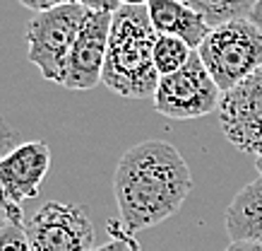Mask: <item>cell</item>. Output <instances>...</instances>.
Segmentation results:
<instances>
[{"mask_svg":"<svg viewBox=\"0 0 262 251\" xmlns=\"http://www.w3.org/2000/svg\"><path fill=\"white\" fill-rule=\"evenodd\" d=\"M27 10H34V12H46V10L60 8V5H68V3H75V0H19Z\"/></svg>","mask_w":262,"mask_h":251,"instance_id":"cell-18","label":"cell"},{"mask_svg":"<svg viewBox=\"0 0 262 251\" xmlns=\"http://www.w3.org/2000/svg\"><path fill=\"white\" fill-rule=\"evenodd\" d=\"M147 12H149V20L157 34L183 39L195 51L202 46V41L207 39V34L212 29L205 17L181 0H149Z\"/></svg>","mask_w":262,"mask_h":251,"instance_id":"cell-10","label":"cell"},{"mask_svg":"<svg viewBox=\"0 0 262 251\" xmlns=\"http://www.w3.org/2000/svg\"><path fill=\"white\" fill-rule=\"evenodd\" d=\"M250 20H253L255 25L262 29V0H257V5H255V10L250 12Z\"/></svg>","mask_w":262,"mask_h":251,"instance_id":"cell-20","label":"cell"},{"mask_svg":"<svg viewBox=\"0 0 262 251\" xmlns=\"http://www.w3.org/2000/svg\"><path fill=\"white\" fill-rule=\"evenodd\" d=\"M222 89L214 82V78L207 73L200 53L195 51L185 68H181L173 75H164L159 80V87L154 92V109L161 116L190 121L200 119L212 111H219L222 104Z\"/></svg>","mask_w":262,"mask_h":251,"instance_id":"cell-5","label":"cell"},{"mask_svg":"<svg viewBox=\"0 0 262 251\" xmlns=\"http://www.w3.org/2000/svg\"><path fill=\"white\" fill-rule=\"evenodd\" d=\"M181 3L200 12L209 27H219L231 20L250 17V12L257 5V0H181Z\"/></svg>","mask_w":262,"mask_h":251,"instance_id":"cell-12","label":"cell"},{"mask_svg":"<svg viewBox=\"0 0 262 251\" xmlns=\"http://www.w3.org/2000/svg\"><path fill=\"white\" fill-rule=\"evenodd\" d=\"M108 229H111L113 239L111 242H106L103 246H96V249L92 251H140V244H137L135 235H127L125 229H123V225H118V222H108Z\"/></svg>","mask_w":262,"mask_h":251,"instance_id":"cell-15","label":"cell"},{"mask_svg":"<svg viewBox=\"0 0 262 251\" xmlns=\"http://www.w3.org/2000/svg\"><path fill=\"white\" fill-rule=\"evenodd\" d=\"M255 169L260 171V177H262V155L260 157H255Z\"/></svg>","mask_w":262,"mask_h":251,"instance_id":"cell-22","label":"cell"},{"mask_svg":"<svg viewBox=\"0 0 262 251\" xmlns=\"http://www.w3.org/2000/svg\"><path fill=\"white\" fill-rule=\"evenodd\" d=\"M157 36L147 5H120L113 12L103 85L125 99L154 97L161 80L154 65Z\"/></svg>","mask_w":262,"mask_h":251,"instance_id":"cell-2","label":"cell"},{"mask_svg":"<svg viewBox=\"0 0 262 251\" xmlns=\"http://www.w3.org/2000/svg\"><path fill=\"white\" fill-rule=\"evenodd\" d=\"M207 73L222 92H229L262 68V29L250 17L212 27L198 49Z\"/></svg>","mask_w":262,"mask_h":251,"instance_id":"cell-3","label":"cell"},{"mask_svg":"<svg viewBox=\"0 0 262 251\" xmlns=\"http://www.w3.org/2000/svg\"><path fill=\"white\" fill-rule=\"evenodd\" d=\"M0 251H32L24 222L0 225Z\"/></svg>","mask_w":262,"mask_h":251,"instance_id":"cell-14","label":"cell"},{"mask_svg":"<svg viewBox=\"0 0 262 251\" xmlns=\"http://www.w3.org/2000/svg\"><path fill=\"white\" fill-rule=\"evenodd\" d=\"M219 126L231 145L246 155H262V68L222 94Z\"/></svg>","mask_w":262,"mask_h":251,"instance_id":"cell-7","label":"cell"},{"mask_svg":"<svg viewBox=\"0 0 262 251\" xmlns=\"http://www.w3.org/2000/svg\"><path fill=\"white\" fill-rule=\"evenodd\" d=\"M75 3L84 5L92 12H116L120 8V0H75Z\"/></svg>","mask_w":262,"mask_h":251,"instance_id":"cell-17","label":"cell"},{"mask_svg":"<svg viewBox=\"0 0 262 251\" xmlns=\"http://www.w3.org/2000/svg\"><path fill=\"white\" fill-rule=\"evenodd\" d=\"M48 169H51V150L41 140H27L0 155V184L19 205L39 196Z\"/></svg>","mask_w":262,"mask_h":251,"instance_id":"cell-9","label":"cell"},{"mask_svg":"<svg viewBox=\"0 0 262 251\" xmlns=\"http://www.w3.org/2000/svg\"><path fill=\"white\" fill-rule=\"evenodd\" d=\"M195 53V49H190L183 39H176V36H164L159 34L157 36V44H154V65L159 75H173L178 73L181 68L188 65L190 56Z\"/></svg>","mask_w":262,"mask_h":251,"instance_id":"cell-13","label":"cell"},{"mask_svg":"<svg viewBox=\"0 0 262 251\" xmlns=\"http://www.w3.org/2000/svg\"><path fill=\"white\" fill-rule=\"evenodd\" d=\"M226 251H262V244H253V242H231L226 246Z\"/></svg>","mask_w":262,"mask_h":251,"instance_id":"cell-19","label":"cell"},{"mask_svg":"<svg viewBox=\"0 0 262 251\" xmlns=\"http://www.w3.org/2000/svg\"><path fill=\"white\" fill-rule=\"evenodd\" d=\"M224 225L231 242L262 244V177L233 196L224 215Z\"/></svg>","mask_w":262,"mask_h":251,"instance_id":"cell-11","label":"cell"},{"mask_svg":"<svg viewBox=\"0 0 262 251\" xmlns=\"http://www.w3.org/2000/svg\"><path fill=\"white\" fill-rule=\"evenodd\" d=\"M113 12H92L84 17L77 39L68 56L65 73L60 85L68 89H92L101 82L103 63L108 53V36H111Z\"/></svg>","mask_w":262,"mask_h":251,"instance_id":"cell-8","label":"cell"},{"mask_svg":"<svg viewBox=\"0 0 262 251\" xmlns=\"http://www.w3.org/2000/svg\"><path fill=\"white\" fill-rule=\"evenodd\" d=\"M149 0H120V5H147Z\"/></svg>","mask_w":262,"mask_h":251,"instance_id":"cell-21","label":"cell"},{"mask_svg":"<svg viewBox=\"0 0 262 251\" xmlns=\"http://www.w3.org/2000/svg\"><path fill=\"white\" fill-rule=\"evenodd\" d=\"M89 10L80 3L36 12L27 25V58L41 70L43 80L58 82L65 73L68 56Z\"/></svg>","mask_w":262,"mask_h":251,"instance_id":"cell-4","label":"cell"},{"mask_svg":"<svg viewBox=\"0 0 262 251\" xmlns=\"http://www.w3.org/2000/svg\"><path fill=\"white\" fill-rule=\"evenodd\" d=\"M32 251H92L94 225L89 210L77 203H43L24 222Z\"/></svg>","mask_w":262,"mask_h":251,"instance_id":"cell-6","label":"cell"},{"mask_svg":"<svg viewBox=\"0 0 262 251\" xmlns=\"http://www.w3.org/2000/svg\"><path fill=\"white\" fill-rule=\"evenodd\" d=\"M8 222H27V220H24L22 205L12 201L0 184V225H8Z\"/></svg>","mask_w":262,"mask_h":251,"instance_id":"cell-16","label":"cell"},{"mask_svg":"<svg viewBox=\"0 0 262 251\" xmlns=\"http://www.w3.org/2000/svg\"><path fill=\"white\" fill-rule=\"evenodd\" d=\"M190 191V167L166 140L133 145L123 152L113 174V196L127 235L173 218Z\"/></svg>","mask_w":262,"mask_h":251,"instance_id":"cell-1","label":"cell"}]
</instances>
